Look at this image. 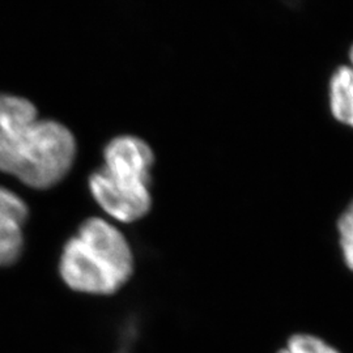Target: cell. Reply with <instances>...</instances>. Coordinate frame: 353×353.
Returning a JSON list of instances; mask_svg holds the SVG:
<instances>
[{
	"instance_id": "cell-1",
	"label": "cell",
	"mask_w": 353,
	"mask_h": 353,
	"mask_svg": "<svg viewBox=\"0 0 353 353\" xmlns=\"http://www.w3.org/2000/svg\"><path fill=\"white\" fill-rule=\"evenodd\" d=\"M76 151L68 127L39 119L24 97L0 93V172L32 189H50L70 173Z\"/></svg>"
},
{
	"instance_id": "cell-2",
	"label": "cell",
	"mask_w": 353,
	"mask_h": 353,
	"mask_svg": "<svg viewBox=\"0 0 353 353\" xmlns=\"http://www.w3.org/2000/svg\"><path fill=\"white\" fill-rule=\"evenodd\" d=\"M59 272L75 292L109 296L132 276L134 255L118 228L101 217H92L65 243Z\"/></svg>"
},
{
	"instance_id": "cell-3",
	"label": "cell",
	"mask_w": 353,
	"mask_h": 353,
	"mask_svg": "<svg viewBox=\"0 0 353 353\" xmlns=\"http://www.w3.org/2000/svg\"><path fill=\"white\" fill-rule=\"evenodd\" d=\"M154 153L145 140L121 135L103 150V165L89 176L93 199L121 223L143 219L152 207L151 170Z\"/></svg>"
},
{
	"instance_id": "cell-4",
	"label": "cell",
	"mask_w": 353,
	"mask_h": 353,
	"mask_svg": "<svg viewBox=\"0 0 353 353\" xmlns=\"http://www.w3.org/2000/svg\"><path fill=\"white\" fill-rule=\"evenodd\" d=\"M28 214L26 202L0 186V267L13 265L20 258Z\"/></svg>"
},
{
	"instance_id": "cell-5",
	"label": "cell",
	"mask_w": 353,
	"mask_h": 353,
	"mask_svg": "<svg viewBox=\"0 0 353 353\" xmlns=\"http://www.w3.org/2000/svg\"><path fill=\"white\" fill-rule=\"evenodd\" d=\"M330 109L334 118L353 128V70L341 65L330 80Z\"/></svg>"
},
{
	"instance_id": "cell-6",
	"label": "cell",
	"mask_w": 353,
	"mask_h": 353,
	"mask_svg": "<svg viewBox=\"0 0 353 353\" xmlns=\"http://www.w3.org/2000/svg\"><path fill=\"white\" fill-rule=\"evenodd\" d=\"M279 353H341L326 341L307 334H297L290 338Z\"/></svg>"
},
{
	"instance_id": "cell-7",
	"label": "cell",
	"mask_w": 353,
	"mask_h": 353,
	"mask_svg": "<svg viewBox=\"0 0 353 353\" xmlns=\"http://www.w3.org/2000/svg\"><path fill=\"white\" fill-rule=\"evenodd\" d=\"M341 246L345 265L353 271V201L338 221Z\"/></svg>"
},
{
	"instance_id": "cell-8",
	"label": "cell",
	"mask_w": 353,
	"mask_h": 353,
	"mask_svg": "<svg viewBox=\"0 0 353 353\" xmlns=\"http://www.w3.org/2000/svg\"><path fill=\"white\" fill-rule=\"evenodd\" d=\"M350 61H351V68L353 70V46L350 50Z\"/></svg>"
}]
</instances>
